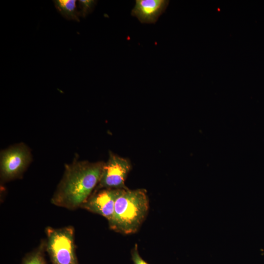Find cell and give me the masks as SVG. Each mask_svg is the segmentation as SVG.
<instances>
[{
	"mask_svg": "<svg viewBox=\"0 0 264 264\" xmlns=\"http://www.w3.org/2000/svg\"><path fill=\"white\" fill-rule=\"evenodd\" d=\"M149 208L147 191L144 189L126 190L116 199L110 228L124 235L136 233L146 219Z\"/></svg>",
	"mask_w": 264,
	"mask_h": 264,
	"instance_id": "2",
	"label": "cell"
},
{
	"mask_svg": "<svg viewBox=\"0 0 264 264\" xmlns=\"http://www.w3.org/2000/svg\"><path fill=\"white\" fill-rule=\"evenodd\" d=\"M168 3L166 0H136L131 14L142 23H154Z\"/></svg>",
	"mask_w": 264,
	"mask_h": 264,
	"instance_id": "7",
	"label": "cell"
},
{
	"mask_svg": "<svg viewBox=\"0 0 264 264\" xmlns=\"http://www.w3.org/2000/svg\"><path fill=\"white\" fill-rule=\"evenodd\" d=\"M78 1L79 16L83 18L92 12L97 2L95 0H79Z\"/></svg>",
	"mask_w": 264,
	"mask_h": 264,
	"instance_id": "10",
	"label": "cell"
},
{
	"mask_svg": "<svg viewBox=\"0 0 264 264\" xmlns=\"http://www.w3.org/2000/svg\"><path fill=\"white\" fill-rule=\"evenodd\" d=\"M131 257L133 264H149L139 255L136 243L135 244L133 248L131 250Z\"/></svg>",
	"mask_w": 264,
	"mask_h": 264,
	"instance_id": "11",
	"label": "cell"
},
{
	"mask_svg": "<svg viewBox=\"0 0 264 264\" xmlns=\"http://www.w3.org/2000/svg\"><path fill=\"white\" fill-rule=\"evenodd\" d=\"M104 163L79 160L76 156L71 163L65 165L51 203L70 210L81 207L97 186Z\"/></svg>",
	"mask_w": 264,
	"mask_h": 264,
	"instance_id": "1",
	"label": "cell"
},
{
	"mask_svg": "<svg viewBox=\"0 0 264 264\" xmlns=\"http://www.w3.org/2000/svg\"><path fill=\"white\" fill-rule=\"evenodd\" d=\"M44 245L28 255L22 264H46L44 256Z\"/></svg>",
	"mask_w": 264,
	"mask_h": 264,
	"instance_id": "9",
	"label": "cell"
},
{
	"mask_svg": "<svg viewBox=\"0 0 264 264\" xmlns=\"http://www.w3.org/2000/svg\"><path fill=\"white\" fill-rule=\"evenodd\" d=\"M57 10L65 19L79 22V14L76 0H53Z\"/></svg>",
	"mask_w": 264,
	"mask_h": 264,
	"instance_id": "8",
	"label": "cell"
},
{
	"mask_svg": "<svg viewBox=\"0 0 264 264\" xmlns=\"http://www.w3.org/2000/svg\"><path fill=\"white\" fill-rule=\"evenodd\" d=\"M125 190L102 189L94 191L82 205L81 208L102 216L109 221L113 216L116 199Z\"/></svg>",
	"mask_w": 264,
	"mask_h": 264,
	"instance_id": "6",
	"label": "cell"
},
{
	"mask_svg": "<svg viewBox=\"0 0 264 264\" xmlns=\"http://www.w3.org/2000/svg\"><path fill=\"white\" fill-rule=\"evenodd\" d=\"M46 250L53 264H78L75 253L74 230L72 226L45 230Z\"/></svg>",
	"mask_w": 264,
	"mask_h": 264,
	"instance_id": "3",
	"label": "cell"
},
{
	"mask_svg": "<svg viewBox=\"0 0 264 264\" xmlns=\"http://www.w3.org/2000/svg\"><path fill=\"white\" fill-rule=\"evenodd\" d=\"M131 168L128 159L109 152L108 160L104 163L100 180L94 191L102 189H129L125 180Z\"/></svg>",
	"mask_w": 264,
	"mask_h": 264,
	"instance_id": "5",
	"label": "cell"
},
{
	"mask_svg": "<svg viewBox=\"0 0 264 264\" xmlns=\"http://www.w3.org/2000/svg\"><path fill=\"white\" fill-rule=\"evenodd\" d=\"M32 161L29 148L23 143L15 144L0 152V178L6 181L20 177Z\"/></svg>",
	"mask_w": 264,
	"mask_h": 264,
	"instance_id": "4",
	"label": "cell"
}]
</instances>
